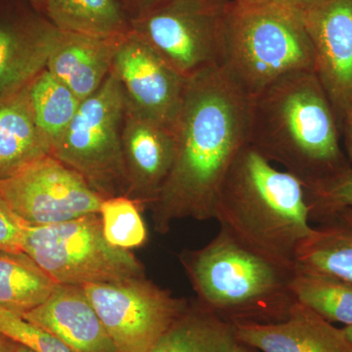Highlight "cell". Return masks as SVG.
<instances>
[{
  "instance_id": "17",
  "label": "cell",
  "mask_w": 352,
  "mask_h": 352,
  "mask_svg": "<svg viewBox=\"0 0 352 352\" xmlns=\"http://www.w3.org/2000/svg\"><path fill=\"white\" fill-rule=\"evenodd\" d=\"M122 36H97L59 30L46 69L83 101L99 89L112 72Z\"/></svg>"
},
{
  "instance_id": "34",
  "label": "cell",
  "mask_w": 352,
  "mask_h": 352,
  "mask_svg": "<svg viewBox=\"0 0 352 352\" xmlns=\"http://www.w3.org/2000/svg\"><path fill=\"white\" fill-rule=\"evenodd\" d=\"M36 10L45 14L46 0H28Z\"/></svg>"
},
{
  "instance_id": "32",
  "label": "cell",
  "mask_w": 352,
  "mask_h": 352,
  "mask_svg": "<svg viewBox=\"0 0 352 352\" xmlns=\"http://www.w3.org/2000/svg\"><path fill=\"white\" fill-rule=\"evenodd\" d=\"M230 352H261L258 349H254L249 344H245V342H241L236 338L234 340L232 347H231Z\"/></svg>"
},
{
  "instance_id": "15",
  "label": "cell",
  "mask_w": 352,
  "mask_h": 352,
  "mask_svg": "<svg viewBox=\"0 0 352 352\" xmlns=\"http://www.w3.org/2000/svg\"><path fill=\"white\" fill-rule=\"evenodd\" d=\"M234 329L238 340L261 352H352L342 328L298 302L284 320Z\"/></svg>"
},
{
  "instance_id": "27",
  "label": "cell",
  "mask_w": 352,
  "mask_h": 352,
  "mask_svg": "<svg viewBox=\"0 0 352 352\" xmlns=\"http://www.w3.org/2000/svg\"><path fill=\"white\" fill-rule=\"evenodd\" d=\"M0 332L36 352H73L54 336L3 307H0Z\"/></svg>"
},
{
  "instance_id": "30",
  "label": "cell",
  "mask_w": 352,
  "mask_h": 352,
  "mask_svg": "<svg viewBox=\"0 0 352 352\" xmlns=\"http://www.w3.org/2000/svg\"><path fill=\"white\" fill-rule=\"evenodd\" d=\"M340 133L344 140V154L352 166V112L342 120L340 124Z\"/></svg>"
},
{
  "instance_id": "26",
  "label": "cell",
  "mask_w": 352,
  "mask_h": 352,
  "mask_svg": "<svg viewBox=\"0 0 352 352\" xmlns=\"http://www.w3.org/2000/svg\"><path fill=\"white\" fill-rule=\"evenodd\" d=\"M305 188L311 222L336 208L352 207V166L347 164Z\"/></svg>"
},
{
  "instance_id": "25",
  "label": "cell",
  "mask_w": 352,
  "mask_h": 352,
  "mask_svg": "<svg viewBox=\"0 0 352 352\" xmlns=\"http://www.w3.org/2000/svg\"><path fill=\"white\" fill-rule=\"evenodd\" d=\"M140 210L136 201L124 195L102 201L99 215L109 244L129 251L144 244L148 233Z\"/></svg>"
},
{
  "instance_id": "9",
  "label": "cell",
  "mask_w": 352,
  "mask_h": 352,
  "mask_svg": "<svg viewBox=\"0 0 352 352\" xmlns=\"http://www.w3.org/2000/svg\"><path fill=\"white\" fill-rule=\"evenodd\" d=\"M85 295L103 322L116 352H150L189 302L145 277L88 284Z\"/></svg>"
},
{
  "instance_id": "8",
  "label": "cell",
  "mask_w": 352,
  "mask_h": 352,
  "mask_svg": "<svg viewBox=\"0 0 352 352\" xmlns=\"http://www.w3.org/2000/svg\"><path fill=\"white\" fill-rule=\"evenodd\" d=\"M232 0H164L132 18V31L185 78L221 66Z\"/></svg>"
},
{
  "instance_id": "20",
  "label": "cell",
  "mask_w": 352,
  "mask_h": 352,
  "mask_svg": "<svg viewBox=\"0 0 352 352\" xmlns=\"http://www.w3.org/2000/svg\"><path fill=\"white\" fill-rule=\"evenodd\" d=\"M235 329L198 302L189 303L150 352H230Z\"/></svg>"
},
{
  "instance_id": "18",
  "label": "cell",
  "mask_w": 352,
  "mask_h": 352,
  "mask_svg": "<svg viewBox=\"0 0 352 352\" xmlns=\"http://www.w3.org/2000/svg\"><path fill=\"white\" fill-rule=\"evenodd\" d=\"M30 83L0 96V180L50 155V141L34 118Z\"/></svg>"
},
{
  "instance_id": "37",
  "label": "cell",
  "mask_w": 352,
  "mask_h": 352,
  "mask_svg": "<svg viewBox=\"0 0 352 352\" xmlns=\"http://www.w3.org/2000/svg\"><path fill=\"white\" fill-rule=\"evenodd\" d=\"M15 352H36V351H34V349H31V347L25 346V344H18L17 349H16Z\"/></svg>"
},
{
  "instance_id": "16",
  "label": "cell",
  "mask_w": 352,
  "mask_h": 352,
  "mask_svg": "<svg viewBox=\"0 0 352 352\" xmlns=\"http://www.w3.org/2000/svg\"><path fill=\"white\" fill-rule=\"evenodd\" d=\"M59 29L39 16L0 22V96L32 82L47 66Z\"/></svg>"
},
{
  "instance_id": "13",
  "label": "cell",
  "mask_w": 352,
  "mask_h": 352,
  "mask_svg": "<svg viewBox=\"0 0 352 352\" xmlns=\"http://www.w3.org/2000/svg\"><path fill=\"white\" fill-rule=\"evenodd\" d=\"M122 149L126 173V196L141 208L151 207L173 168L175 132L146 119L126 105Z\"/></svg>"
},
{
  "instance_id": "14",
  "label": "cell",
  "mask_w": 352,
  "mask_h": 352,
  "mask_svg": "<svg viewBox=\"0 0 352 352\" xmlns=\"http://www.w3.org/2000/svg\"><path fill=\"white\" fill-rule=\"evenodd\" d=\"M22 316L56 337L73 352H116L82 286L58 284L46 302Z\"/></svg>"
},
{
  "instance_id": "12",
  "label": "cell",
  "mask_w": 352,
  "mask_h": 352,
  "mask_svg": "<svg viewBox=\"0 0 352 352\" xmlns=\"http://www.w3.org/2000/svg\"><path fill=\"white\" fill-rule=\"evenodd\" d=\"M295 7L314 48L315 74L340 129L352 112V0H315Z\"/></svg>"
},
{
  "instance_id": "6",
  "label": "cell",
  "mask_w": 352,
  "mask_h": 352,
  "mask_svg": "<svg viewBox=\"0 0 352 352\" xmlns=\"http://www.w3.org/2000/svg\"><path fill=\"white\" fill-rule=\"evenodd\" d=\"M23 252L58 284L82 287L145 277L142 263L131 251L106 241L99 214L48 226H28Z\"/></svg>"
},
{
  "instance_id": "11",
  "label": "cell",
  "mask_w": 352,
  "mask_h": 352,
  "mask_svg": "<svg viewBox=\"0 0 352 352\" xmlns=\"http://www.w3.org/2000/svg\"><path fill=\"white\" fill-rule=\"evenodd\" d=\"M112 72L119 80L127 107L146 119L175 129L187 78L131 29L120 39Z\"/></svg>"
},
{
  "instance_id": "22",
  "label": "cell",
  "mask_w": 352,
  "mask_h": 352,
  "mask_svg": "<svg viewBox=\"0 0 352 352\" xmlns=\"http://www.w3.org/2000/svg\"><path fill=\"white\" fill-rule=\"evenodd\" d=\"M57 286L25 252L0 250V307L24 315L46 302Z\"/></svg>"
},
{
  "instance_id": "5",
  "label": "cell",
  "mask_w": 352,
  "mask_h": 352,
  "mask_svg": "<svg viewBox=\"0 0 352 352\" xmlns=\"http://www.w3.org/2000/svg\"><path fill=\"white\" fill-rule=\"evenodd\" d=\"M221 67L250 98L284 76L314 71V48L296 7L232 0Z\"/></svg>"
},
{
  "instance_id": "29",
  "label": "cell",
  "mask_w": 352,
  "mask_h": 352,
  "mask_svg": "<svg viewBox=\"0 0 352 352\" xmlns=\"http://www.w3.org/2000/svg\"><path fill=\"white\" fill-rule=\"evenodd\" d=\"M162 1H164V0H122L124 8L126 9L127 13L131 17V20Z\"/></svg>"
},
{
  "instance_id": "33",
  "label": "cell",
  "mask_w": 352,
  "mask_h": 352,
  "mask_svg": "<svg viewBox=\"0 0 352 352\" xmlns=\"http://www.w3.org/2000/svg\"><path fill=\"white\" fill-rule=\"evenodd\" d=\"M235 1L244 4H261L272 3V2H289V0H235Z\"/></svg>"
},
{
  "instance_id": "36",
  "label": "cell",
  "mask_w": 352,
  "mask_h": 352,
  "mask_svg": "<svg viewBox=\"0 0 352 352\" xmlns=\"http://www.w3.org/2000/svg\"><path fill=\"white\" fill-rule=\"evenodd\" d=\"M314 1H315V0H289V3H291L292 6H302Z\"/></svg>"
},
{
  "instance_id": "7",
  "label": "cell",
  "mask_w": 352,
  "mask_h": 352,
  "mask_svg": "<svg viewBox=\"0 0 352 352\" xmlns=\"http://www.w3.org/2000/svg\"><path fill=\"white\" fill-rule=\"evenodd\" d=\"M124 91L113 72L80 104L50 155L76 170L102 198L126 196L122 149Z\"/></svg>"
},
{
  "instance_id": "4",
  "label": "cell",
  "mask_w": 352,
  "mask_h": 352,
  "mask_svg": "<svg viewBox=\"0 0 352 352\" xmlns=\"http://www.w3.org/2000/svg\"><path fill=\"white\" fill-rule=\"evenodd\" d=\"M182 261L196 302L227 323H275L288 317L296 300L294 270L261 258L224 231L205 247L185 252Z\"/></svg>"
},
{
  "instance_id": "10",
  "label": "cell",
  "mask_w": 352,
  "mask_h": 352,
  "mask_svg": "<svg viewBox=\"0 0 352 352\" xmlns=\"http://www.w3.org/2000/svg\"><path fill=\"white\" fill-rule=\"evenodd\" d=\"M0 193L14 214L29 226L99 214L104 200L80 173L51 155L0 180Z\"/></svg>"
},
{
  "instance_id": "35",
  "label": "cell",
  "mask_w": 352,
  "mask_h": 352,
  "mask_svg": "<svg viewBox=\"0 0 352 352\" xmlns=\"http://www.w3.org/2000/svg\"><path fill=\"white\" fill-rule=\"evenodd\" d=\"M342 331H344V335H346V339L352 347V324L342 327Z\"/></svg>"
},
{
  "instance_id": "28",
  "label": "cell",
  "mask_w": 352,
  "mask_h": 352,
  "mask_svg": "<svg viewBox=\"0 0 352 352\" xmlns=\"http://www.w3.org/2000/svg\"><path fill=\"white\" fill-rule=\"evenodd\" d=\"M27 226L14 214L0 193V250L23 252V240Z\"/></svg>"
},
{
  "instance_id": "1",
  "label": "cell",
  "mask_w": 352,
  "mask_h": 352,
  "mask_svg": "<svg viewBox=\"0 0 352 352\" xmlns=\"http://www.w3.org/2000/svg\"><path fill=\"white\" fill-rule=\"evenodd\" d=\"M251 104L221 66L187 78L173 129L175 161L150 207L157 233H168L176 220L214 219L220 186L249 144Z\"/></svg>"
},
{
  "instance_id": "21",
  "label": "cell",
  "mask_w": 352,
  "mask_h": 352,
  "mask_svg": "<svg viewBox=\"0 0 352 352\" xmlns=\"http://www.w3.org/2000/svg\"><path fill=\"white\" fill-rule=\"evenodd\" d=\"M45 14L64 32L117 36L131 29L122 0H46Z\"/></svg>"
},
{
  "instance_id": "2",
  "label": "cell",
  "mask_w": 352,
  "mask_h": 352,
  "mask_svg": "<svg viewBox=\"0 0 352 352\" xmlns=\"http://www.w3.org/2000/svg\"><path fill=\"white\" fill-rule=\"evenodd\" d=\"M214 219L239 244L289 270L314 231L305 185L250 144L220 186Z\"/></svg>"
},
{
  "instance_id": "23",
  "label": "cell",
  "mask_w": 352,
  "mask_h": 352,
  "mask_svg": "<svg viewBox=\"0 0 352 352\" xmlns=\"http://www.w3.org/2000/svg\"><path fill=\"white\" fill-rule=\"evenodd\" d=\"M296 302L330 323L352 324V282L318 271L295 268L289 281Z\"/></svg>"
},
{
  "instance_id": "19",
  "label": "cell",
  "mask_w": 352,
  "mask_h": 352,
  "mask_svg": "<svg viewBox=\"0 0 352 352\" xmlns=\"http://www.w3.org/2000/svg\"><path fill=\"white\" fill-rule=\"evenodd\" d=\"M314 222L311 235L296 254L295 268L352 282V207L336 208Z\"/></svg>"
},
{
  "instance_id": "24",
  "label": "cell",
  "mask_w": 352,
  "mask_h": 352,
  "mask_svg": "<svg viewBox=\"0 0 352 352\" xmlns=\"http://www.w3.org/2000/svg\"><path fill=\"white\" fill-rule=\"evenodd\" d=\"M30 95L36 124L52 148L68 129L82 101L46 69L30 83Z\"/></svg>"
},
{
  "instance_id": "3",
  "label": "cell",
  "mask_w": 352,
  "mask_h": 352,
  "mask_svg": "<svg viewBox=\"0 0 352 352\" xmlns=\"http://www.w3.org/2000/svg\"><path fill=\"white\" fill-rule=\"evenodd\" d=\"M340 136L314 71L284 76L252 98L249 144L305 186L349 164Z\"/></svg>"
},
{
  "instance_id": "31",
  "label": "cell",
  "mask_w": 352,
  "mask_h": 352,
  "mask_svg": "<svg viewBox=\"0 0 352 352\" xmlns=\"http://www.w3.org/2000/svg\"><path fill=\"white\" fill-rule=\"evenodd\" d=\"M19 342L0 332V352H15Z\"/></svg>"
}]
</instances>
